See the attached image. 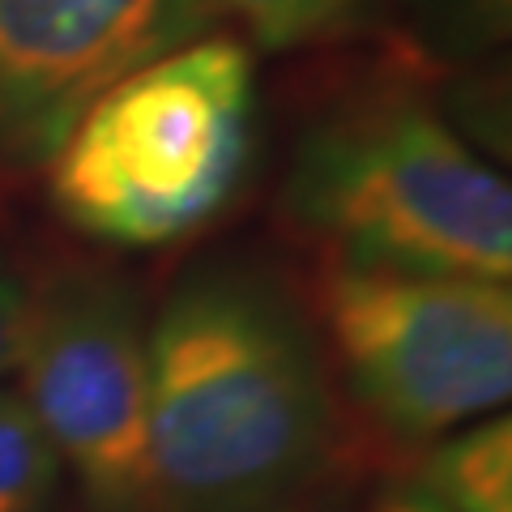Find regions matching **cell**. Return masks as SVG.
I'll list each match as a JSON object with an SVG mask.
<instances>
[{"instance_id":"277c9868","label":"cell","mask_w":512,"mask_h":512,"mask_svg":"<svg viewBox=\"0 0 512 512\" xmlns=\"http://www.w3.org/2000/svg\"><path fill=\"white\" fill-rule=\"evenodd\" d=\"M325 320L350 393L389 436L440 440L508 406V282L333 265Z\"/></svg>"},{"instance_id":"7a4b0ae2","label":"cell","mask_w":512,"mask_h":512,"mask_svg":"<svg viewBox=\"0 0 512 512\" xmlns=\"http://www.w3.org/2000/svg\"><path fill=\"white\" fill-rule=\"evenodd\" d=\"M286 210L338 269L512 278V188L436 107L350 103L299 141Z\"/></svg>"},{"instance_id":"8992f818","label":"cell","mask_w":512,"mask_h":512,"mask_svg":"<svg viewBox=\"0 0 512 512\" xmlns=\"http://www.w3.org/2000/svg\"><path fill=\"white\" fill-rule=\"evenodd\" d=\"M214 26L210 0H0V163L43 167L111 86Z\"/></svg>"},{"instance_id":"52a82bcc","label":"cell","mask_w":512,"mask_h":512,"mask_svg":"<svg viewBox=\"0 0 512 512\" xmlns=\"http://www.w3.org/2000/svg\"><path fill=\"white\" fill-rule=\"evenodd\" d=\"M410 483L444 512H512V419L500 410L431 440Z\"/></svg>"},{"instance_id":"30bf717a","label":"cell","mask_w":512,"mask_h":512,"mask_svg":"<svg viewBox=\"0 0 512 512\" xmlns=\"http://www.w3.org/2000/svg\"><path fill=\"white\" fill-rule=\"evenodd\" d=\"M26 308H30V286L9 265H0V372H9L13 359H18Z\"/></svg>"},{"instance_id":"5b68a950","label":"cell","mask_w":512,"mask_h":512,"mask_svg":"<svg viewBox=\"0 0 512 512\" xmlns=\"http://www.w3.org/2000/svg\"><path fill=\"white\" fill-rule=\"evenodd\" d=\"M9 372L90 512H154L150 350L128 286L60 274L30 291Z\"/></svg>"},{"instance_id":"6da1fadb","label":"cell","mask_w":512,"mask_h":512,"mask_svg":"<svg viewBox=\"0 0 512 512\" xmlns=\"http://www.w3.org/2000/svg\"><path fill=\"white\" fill-rule=\"evenodd\" d=\"M150 350L154 512H286L329 466L325 355L282 286L205 265L163 299Z\"/></svg>"},{"instance_id":"8fae6325","label":"cell","mask_w":512,"mask_h":512,"mask_svg":"<svg viewBox=\"0 0 512 512\" xmlns=\"http://www.w3.org/2000/svg\"><path fill=\"white\" fill-rule=\"evenodd\" d=\"M372 512H444V508L414 483H393L389 491H380V500L372 504Z\"/></svg>"},{"instance_id":"ba28073f","label":"cell","mask_w":512,"mask_h":512,"mask_svg":"<svg viewBox=\"0 0 512 512\" xmlns=\"http://www.w3.org/2000/svg\"><path fill=\"white\" fill-rule=\"evenodd\" d=\"M64 466L18 389L0 384V512H52Z\"/></svg>"},{"instance_id":"3957f363","label":"cell","mask_w":512,"mask_h":512,"mask_svg":"<svg viewBox=\"0 0 512 512\" xmlns=\"http://www.w3.org/2000/svg\"><path fill=\"white\" fill-rule=\"evenodd\" d=\"M252 124L248 43L201 35L128 73L73 124L47 158L52 205L99 244H175L231 201L252 154Z\"/></svg>"},{"instance_id":"9c48e42d","label":"cell","mask_w":512,"mask_h":512,"mask_svg":"<svg viewBox=\"0 0 512 512\" xmlns=\"http://www.w3.org/2000/svg\"><path fill=\"white\" fill-rule=\"evenodd\" d=\"M210 5L218 9V22H239L252 43L269 52H291L359 26L372 0H210Z\"/></svg>"}]
</instances>
